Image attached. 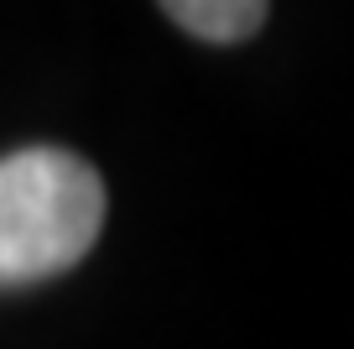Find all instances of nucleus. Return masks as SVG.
I'll list each match as a JSON object with an SVG mask.
<instances>
[{
  "instance_id": "1",
  "label": "nucleus",
  "mask_w": 354,
  "mask_h": 349,
  "mask_svg": "<svg viewBox=\"0 0 354 349\" xmlns=\"http://www.w3.org/2000/svg\"><path fill=\"white\" fill-rule=\"evenodd\" d=\"M104 229V183L63 146L0 156V287H37L73 271Z\"/></svg>"
},
{
  "instance_id": "2",
  "label": "nucleus",
  "mask_w": 354,
  "mask_h": 349,
  "mask_svg": "<svg viewBox=\"0 0 354 349\" xmlns=\"http://www.w3.org/2000/svg\"><path fill=\"white\" fill-rule=\"evenodd\" d=\"M156 6H162L188 37L219 42V47L255 37L261 21H266V0H156Z\"/></svg>"
}]
</instances>
